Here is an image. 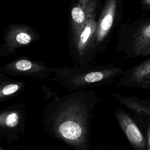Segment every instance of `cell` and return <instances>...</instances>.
<instances>
[{
	"label": "cell",
	"mask_w": 150,
	"mask_h": 150,
	"mask_svg": "<svg viewBox=\"0 0 150 150\" xmlns=\"http://www.w3.org/2000/svg\"><path fill=\"white\" fill-rule=\"evenodd\" d=\"M144 138L146 143V150H150V124L144 128Z\"/></svg>",
	"instance_id": "cell-12"
},
{
	"label": "cell",
	"mask_w": 150,
	"mask_h": 150,
	"mask_svg": "<svg viewBox=\"0 0 150 150\" xmlns=\"http://www.w3.org/2000/svg\"><path fill=\"white\" fill-rule=\"evenodd\" d=\"M26 110L23 104H13L0 110V138L7 143L18 141L25 131Z\"/></svg>",
	"instance_id": "cell-5"
},
{
	"label": "cell",
	"mask_w": 150,
	"mask_h": 150,
	"mask_svg": "<svg viewBox=\"0 0 150 150\" xmlns=\"http://www.w3.org/2000/svg\"><path fill=\"white\" fill-rule=\"evenodd\" d=\"M124 71L117 66L93 63L51 68L53 79L69 92L108 85L117 80Z\"/></svg>",
	"instance_id": "cell-2"
},
{
	"label": "cell",
	"mask_w": 150,
	"mask_h": 150,
	"mask_svg": "<svg viewBox=\"0 0 150 150\" xmlns=\"http://www.w3.org/2000/svg\"><path fill=\"white\" fill-rule=\"evenodd\" d=\"M112 96L120 104L131 111L132 117L137 119L144 128L150 124V100L148 98L124 96L118 93H112Z\"/></svg>",
	"instance_id": "cell-10"
},
{
	"label": "cell",
	"mask_w": 150,
	"mask_h": 150,
	"mask_svg": "<svg viewBox=\"0 0 150 150\" xmlns=\"http://www.w3.org/2000/svg\"><path fill=\"white\" fill-rule=\"evenodd\" d=\"M96 24L93 18H88L76 36L68 40L70 57L74 65L93 63L97 56L94 47Z\"/></svg>",
	"instance_id": "cell-4"
},
{
	"label": "cell",
	"mask_w": 150,
	"mask_h": 150,
	"mask_svg": "<svg viewBox=\"0 0 150 150\" xmlns=\"http://www.w3.org/2000/svg\"><path fill=\"white\" fill-rule=\"evenodd\" d=\"M0 150H5V148L0 144Z\"/></svg>",
	"instance_id": "cell-13"
},
{
	"label": "cell",
	"mask_w": 150,
	"mask_h": 150,
	"mask_svg": "<svg viewBox=\"0 0 150 150\" xmlns=\"http://www.w3.org/2000/svg\"><path fill=\"white\" fill-rule=\"evenodd\" d=\"M118 85L132 88L150 90V58L124 71L118 78Z\"/></svg>",
	"instance_id": "cell-8"
},
{
	"label": "cell",
	"mask_w": 150,
	"mask_h": 150,
	"mask_svg": "<svg viewBox=\"0 0 150 150\" xmlns=\"http://www.w3.org/2000/svg\"><path fill=\"white\" fill-rule=\"evenodd\" d=\"M25 86V82L11 79L0 72V103L18 96L23 91Z\"/></svg>",
	"instance_id": "cell-11"
},
{
	"label": "cell",
	"mask_w": 150,
	"mask_h": 150,
	"mask_svg": "<svg viewBox=\"0 0 150 150\" xmlns=\"http://www.w3.org/2000/svg\"><path fill=\"white\" fill-rule=\"evenodd\" d=\"M100 101L91 89L55 97L42 111L45 131L75 150H88L94 110Z\"/></svg>",
	"instance_id": "cell-1"
},
{
	"label": "cell",
	"mask_w": 150,
	"mask_h": 150,
	"mask_svg": "<svg viewBox=\"0 0 150 150\" xmlns=\"http://www.w3.org/2000/svg\"><path fill=\"white\" fill-rule=\"evenodd\" d=\"M39 38L38 33L28 26L11 24L4 30L3 41L0 46V56L14 54L18 49L39 40Z\"/></svg>",
	"instance_id": "cell-6"
},
{
	"label": "cell",
	"mask_w": 150,
	"mask_h": 150,
	"mask_svg": "<svg viewBox=\"0 0 150 150\" xmlns=\"http://www.w3.org/2000/svg\"><path fill=\"white\" fill-rule=\"evenodd\" d=\"M116 48L125 54V59L148 57L150 55L149 22L122 28L118 32Z\"/></svg>",
	"instance_id": "cell-3"
},
{
	"label": "cell",
	"mask_w": 150,
	"mask_h": 150,
	"mask_svg": "<svg viewBox=\"0 0 150 150\" xmlns=\"http://www.w3.org/2000/svg\"><path fill=\"white\" fill-rule=\"evenodd\" d=\"M51 68L44 62L23 56L0 66V72L13 76L47 80L52 75Z\"/></svg>",
	"instance_id": "cell-7"
},
{
	"label": "cell",
	"mask_w": 150,
	"mask_h": 150,
	"mask_svg": "<svg viewBox=\"0 0 150 150\" xmlns=\"http://www.w3.org/2000/svg\"><path fill=\"white\" fill-rule=\"evenodd\" d=\"M115 117L130 145L136 150H146L144 134L133 118L120 108H116Z\"/></svg>",
	"instance_id": "cell-9"
}]
</instances>
